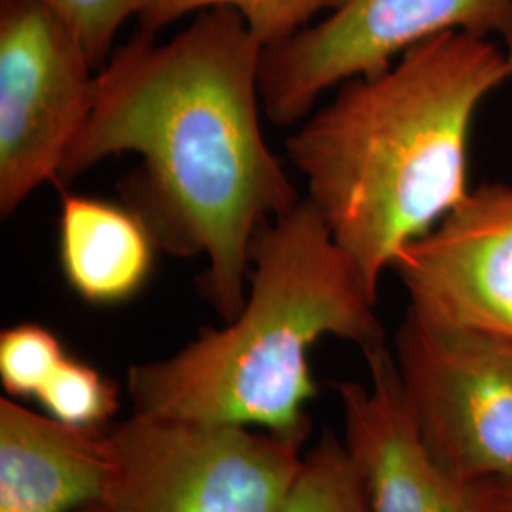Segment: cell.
Listing matches in <instances>:
<instances>
[{"label":"cell","mask_w":512,"mask_h":512,"mask_svg":"<svg viewBox=\"0 0 512 512\" xmlns=\"http://www.w3.org/2000/svg\"><path fill=\"white\" fill-rule=\"evenodd\" d=\"M109 435L0 401V512H69L99 503Z\"/></svg>","instance_id":"obj_10"},{"label":"cell","mask_w":512,"mask_h":512,"mask_svg":"<svg viewBox=\"0 0 512 512\" xmlns=\"http://www.w3.org/2000/svg\"><path fill=\"white\" fill-rule=\"evenodd\" d=\"M302 444L245 425L133 414L109 433V512H277Z\"/></svg>","instance_id":"obj_4"},{"label":"cell","mask_w":512,"mask_h":512,"mask_svg":"<svg viewBox=\"0 0 512 512\" xmlns=\"http://www.w3.org/2000/svg\"><path fill=\"white\" fill-rule=\"evenodd\" d=\"M391 270L421 321L512 344V186L471 188Z\"/></svg>","instance_id":"obj_8"},{"label":"cell","mask_w":512,"mask_h":512,"mask_svg":"<svg viewBox=\"0 0 512 512\" xmlns=\"http://www.w3.org/2000/svg\"><path fill=\"white\" fill-rule=\"evenodd\" d=\"M247 285L224 327L129 368L133 414L260 427L302 444L317 393L310 349L327 336L363 353L385 344L376 300L306 198L256 234Z\"/></svg>","instance_id":"obj_3"},{"label":"cell","mask_w":512,"mask_h":512,"mask_svg":"<svg viewBox=\"0 0 512 512\" xmlns=\"http://www.w3.org/2000/svg\"><path fill=\"white\" fill-rule=\"evenodd\" d=\"M393 359L433 458L465 484L512 480V344L406 310Z\"/></svg>","instance_id":"obj_6"},{"label":"cell","mask_w":512,"mask_h":512,"mask_svg":"<svg viewBox=\"0 0 512 512\" xmlns=\"http://www.w3.org/2000/svg\"><path fill=\"white\" fill-rule=\"evenodd\" d=\"M82 40L93 67L99 71L114 52V38L137 12V0H44Z\"/></svg>","instance_id":"obj_16"},{"label":"cell","mask_w":512,"mask_h":512,"mask_svg":"<svg viewBox=\"0 0 512 512\" xmlns=\"http://www.w3.org/2000/svg\"><path fill=\"white\" fill-rule=\"evenodd\" d=\"M139 31L95 76L92 110L59 183L110 156L141 164L120 194L158 249L207 260L203 293L224 321L247 298L256 234L302 200L260 126L264 46L232 8H207L179 35Z\"/></svg>","instance_id":"obj_1"},{"label":"cell","mask_w":512,"mask_h":512,"mask_svg":"<svg viewBox=\"0 0 512 512\" xmlns=\"http://www.w3.org/2000/svg\"><path fill=\"white\" fill-rule=\"evenodd\" d=\"M478 512H512V480L476 484Z\"/></svg>","instance_id":"obj_17"},{"label":"cell","mask_w":512,"mask_h":512,"mask_svg":"<svg viewBox=\"0 0 512 512\" xmlns=\"http://www.w3.org/2000/svg\"><path fill=\"white\" fill-rule=\"evenodd\" d=\"M505 52H507V59H509V69H511L512 78V27L511 33H509V38H507V48H505Z\"/></svg>","instance_id":"obj_18"},{"label":"cell","mask_w":512,"mask_h":512,"mask_svg":"<svg viewBox=\"0 0 512 512\" xmlns=\"http://www.w3.org/2000/svg\"><path fill=\"white\" fill-rule=\"evenodd\" d=\"M97 69L44 0H0V215L59 183L95 93Z\"/></svg>","instance_id":"obj_5"},{"label":"cell","mask_w":512,"mask_h":512,"mask_svg":"<svg viewBox=\"0 0 512 512\" xmlns=\"http://www.w3.org/2000/svg\"><path fill=\"white\" fill-rule=\"evenodd\" d=\"M507 80V52L494 38L446 33L382 73L344 82L287 139L306 200L376 302L404 247L469 194L476 112Z\"/></svg>","instance_id":"obj_2"},{"label":"cell","mask_w":512,"mask_h":512,"mask_svg":"<svg viewBox=\"0 0 512 512\" xmlns=\"http://www.w3.org/2000/svg\"><path fill=\"white\" fill-rule=\"evenodd\" d=\"M368 382L336 385L344 444L370 512H478L476 486L450 475L421 440L404 403L393 351H365Z\"/></svg>","instance_id":"obj_9"},{"label":"cell","mask_w":512,"mask_h":512,"mask_svg":"<svg viewBox=\"0 0 512 512\" xmlns=\"http://www.w3.org/2000/svg\"><path fill=\"white\" fill-rule=\"evenodd\" d=\"M158 249L128 205L63 194L59 260L74 293L92 304H118L139 293Z\"/></svg>","instance_id":"obj_11"},{"label":"cell","mask_w":512,"mask_h":512,"mask_svg":"<svg viewBox=\"0 0 512 512\" xmlns=\"http://www.w3.org/2000/svg\"><path fill=\"white\" fill-rule=\"evenodd\" d=\"M511 27L512 0H348L323 21L264 50L262 109L275 126H293L330 88L382 73L429 38H509Z\"/></svg>","instance_id":"obj_7"},{"label":"cell","mask_w":512,"mask_h":512,"mask_svg":"<svg viewBox=\"0 0 512 512\" xmlns=\"http://www.w3.org/2000/svg\"><path fill=\"white\" fill-rule=\"evenodd\" d=\"M67 357L59 338L40 325L21 323L0 334V380L16 397H38Z\"/></svg>","instance_id":"obj_15"},{"label":"cell","mask_w":512,"mask_h":512,"mask_svg":"<svg viewBox=\"0 0 512 512\" xmlns=\"http://www.w3.org/2000/svg\"><path fill=\"white\" fill-rule=\"evenodd\" d=\"M37 399L54 420L82 429H99L118 408L116 387L99 370L69 355Z\"/></svg>","instance_id":"obj_14"},{"label":"cell","mask_w":512,"mask_h":512,"mask_svg":"<svg viewBox=\"0 0 512 512\" xmlns=\"http://www.w3.org/2000/svg\"><path fill=\"white\" fill-rule=\"evenodd\" d=\"M277 512H370L363 478L344 440L323 435L304 456L300 475Z\"/></svg>","instance_id":"obj_13"},{"label":"cell","mask_w":512,"mask_h":512,"mask_svg":"<svg viewBox=\"0 0 512 512\" xmlns=\"http://www.w3.org/2000/svg\"><path fill=\"white\" fill-rule=\"evenodd\" d=\"M348 0H137L139 31L160 33L171 23L207 8L236 10L264 50L308 29L321 14H332Z\"/></svg>","instance_id":"obj_12"},{"label":"cell","mask_w":512,"mask_h":512,"mask_svg":"<svg viewBox=\"0 0 512 512\" xmlns=\"http://www.w3.org/2000/svg\"><path fill=\"white\" fill-rule=\"evenodd\" d=\"M84 512H109L101 503H93V505H88V507H84Z\"/></svg>","instance_id":"obj_19"}]
</instances>
